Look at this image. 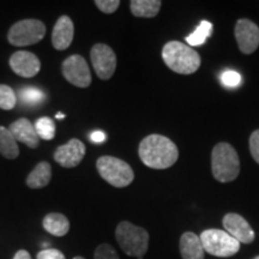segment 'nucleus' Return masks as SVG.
<instances>
[{"instance_id": "1", "label": "nucleus", "mask_w": 259, "mask_h": 259, "mask_svg": "<svg viewBox=\"0 0 259 259\" xmlns=\"http://www.w3.org/2000/svg\"><path fill=\"white\" fill-rule=\"evenodd\" d=\"M138 155L145 166L153 169H167L179 158L173 141L161 135H150L139 143Z\"/></svg>"}, {"instance_id": "2", "label": "nucleus", "mask_w": 259, "mask_h": 259, "mask_svg": "<svg viewBox=\"0 0 259 259\" xmlns=\"http://www.w3.org/2000/svg\"><path fill=\"white\" fill-rule=\"evenodd\" d=\"M162 59L173 72L179 74H192L200 66L199 54L180 41L167 42L162 48Z\"/></svg>"}, {"instance_id": "3", "label": "nucleus", "mask_w": 259, "mask_h": 259, "mask_svg": "<svg viewBox=\"0 0 259 259\" xmlns=\"http://www.w3.org/2000/svg\"><path fill=\"white\" fill-rule=\"evenodd\" d=\"M212 176L220 183H231L240 173V160L236 150L229 143L216 144L211 153Z\"/></svg>"}, {"instance_id": "4", "label": "nucleus", "mask_w": 259, "mask_h": 259, "mask_svg": "<svg viewBox=\"0 0 259 259\" xmlns=\"http://www.w3.org/2000/svg\"><path fill=\"white\" fill-rule=\"evenodd\" d=\"M115 239L119 246L130 257L143 259L149 247V233L142 227L122 221L115 229Z\"/></svg>"}, {"instance_id": "5", "label": "nucleus", "mask_w": 259, "mask_h": 259, "mask_svg": "<svg viewBox=\"0 0 259 259\" xmlns=\"http://www.w3.org/2000/svg\"><path fill=\"white\" fill-rule=\"evenodd\" d=\"M96 167L102 179L118 189L128 186L135 179L131 166L118 157L101 156L96 162Z\"/></svg>"}, {"instance_id": "6", "label": "nucleus", "mask_w": 259, "mask_h": 259, "mask_svg": "<svg viewBox=\"0 0 259 259\" xmlns=\"http://www.w3.org/2000/svg\"><path fill=\"white\" fill-rule=\"evenodd\" d=\"M199 238L204 251L215 257H232L240 251V242L222 229H205Z\"/></svg>"}, {"instance_id": "7", "label": "nucleus", "mask_w": 259, "mask_h": 259, "mask_svg": "<svg viewBox=\"0 0 259 259\" xmlns=\"http://www.w3.org/2000/svg\"><path fill=\"white\" fill-rule=\"evenodd\" d=\"M46 35V27L37 19H23L10 28L8 40L12 46L24 47L37 44Z\"/></svg>"}, {"instance_id": "8", "label": "nucleus", "mask_w": 259, "mask_h": 259, "mask_svg": "<svg viewBox=\"0 0 259 259\" xmlns=\"http://www.w3.org/2000/svg\"><path fill=\"white\" fill-rule=\"evenodd\" d=\"M63 76L67 82L78 88H88L92 84V73L88 64L79 54H73L64 60Z\"/></svg>"}, {"instance_id": "9", "label": "nucleus", "mask_w": 259, "mask_h": 259, "mask_svg": "<svg viewBox=\"0 0 259 259\" xmlns=\"http://www.w3.org/2000/svg\"><path fill=\"white\" fill-rule=\"evenodd\" d=\"M90 59L99 78H112L116 69V56L108 45L96 44L90 51Z\"/></svg>"}, {"instance_id": "10", "label": "nucleus", "mask_w": 259, "mask_h": 259, "mask_svg": "<svg viewBox=\"0 0 259 259\" xmlns=\"http://www.w3.org/2000/svg\"><path fill=\"white\" fill-rule=\"evenodd\" d=\"M234 35L239 50L244 54H252L259 47V27L250 19H239Z\"/></svg>"}, {"instance_id": "11", "label": "nucleus", "mask_w": 259, "mask_h": 259, "mask_svg": "<svg viewBox=\"0 0 259 259\" xmlns=\"http://www.w3.org/2000/svg\"><path fill=\"white\" fill-rule=\"evenodd\" d=\"M222 223L226 232L236 239L240 244H251V242H253L255 238L254 231L252 229L250 223L239 213H227L222 220Z\"/></svg>"}, {"instance_id": "12", "label": "nucleus", "mask_w": 259, "mask_h": 259, "mask_svg": "<svg viewBox=\"0 0 259 259\" xmlns=\"http://www.w3.org/2000/svg\"><path fill=\"white\" fill-rule=\"evenodd\" d=\"M85 156V145L79 139L72 138L66 144L60 145L54 153V160L64 168H73Z\"/></svg>"}, {"instance_id": "13", "label": "nucleus", "mask_w": 259, "mask_h": 259, "mask_svg": "<svg viewBox=\"0 0 259 259\" xmlns=\"http://www.w3.org/2000/svg\"><path fill=\"white\" fill-rule=\"evenodd\" d=\"M10 66L18 76L31 78L40 72L41 63L38 58L31 52L18 51L10 58Z\"/></svg>"}, {"instance_id": "14", "label": "nucleus", "mask_w": 259, "mask_h": 259, "mask_svg": "<svg viewBox=\"0 0 259 259\" xmlns=\"http://www.w3.org/2000/svg\"><path fill=\"white\" fill-rule=\"evenodd\" d=\"M74 28L70 17L61 16L54 25L52 31V44L58 51L67 50L71 46L73 40Z\"/></svg>"}, {"instance_id": "15", "label": "nucleus", "mask_w": 259, "mask_h": 259, "mask_svg": "<svg viewBox=\"0 0 259 259\" xmlns=\"http://www.w3.org/2000/svg\"><path fill=\"white\" fill-rule=\"evenodd\" d=\"M9 130L17 142H21L30 149H36L38 147L40 139H38L36 130L28 119H18L10 125Z\"/></svg>"}, {"instance_id": "16", "label": "nucleus", "mask_w": 259, "mask_h": 259, "mask_svg": "<svg viewBox=\"0 0 259 259\" xmlns=\"http://www.w3.org/2000/svg\"><path fill=\"white\" fill-rule=\"evenodd\" d=\"M180 253L183 259H204V251L199 235L186 232L180 236Z\"/></svg>"}, {"instance_id": "17", "label": "nucleus", "mask_w": 259, "mask_h": 259, "mask_svg": "<svg viewBox=\"0 0 259 259\" xmlns=\"http://www.w3.org/2000/svg\"><path fill=\"white\" fill-rule=\"evenodd\" d=\"M44 228L52 235L64 236L70 231V222L63 213L52 212L45 216Z\"/></svg>"}, {"instance_id": "18", "label": "nucleus", "mask_w": 259, "mask_h": 259, "mask_svg": "<svg viewBox=\"0 0 259 259\" xmlns=\"http://www.w3.org/2000/svg\"><path fill=\"white\" fill-rule=\"evenodd\" d=\"M52 178L51 164L46 161H42L32 169L27 178V185L30 189H42L50 184Z\"/></svg>"}, {"instance_id": "19", "label": "nucleus", "mask_w": 259, "mask_h": 259, "mask_svg": "<svg viewBox=\"0 0 259 259\" xmlns=\"http://www.w3.org/2000/svg\"><path fill=\"white\" fill-rule=\"evenodd\" d=\"M161 5L160 0H132L130 3V9L135 17L153 18L160 12Z\"/></svg>"}, {"instance_id": "20", "label": "nucleus", "mask_w": 259, "mask_h": 259, "mask_svg": "<svg viewBox=\"0 0 259 259\" xmlns=\"http://www.w3.org/2000/svg\"><path fill=\"white\" fill-rule=\"evenodd\" d=\"M0 154L9 160H15L19 155V148L9 128L0 126Z\"/></svg>"}, {"instance_id": "21", "label": "nucleus", "mask_w": 259, "mask_h": 259, "mask_svg": "<svg viewBox=\"0 0 259 259\" xmlns=\"http://www.w3.org/2000/svg\"><path fill=\"white\" fill-rule=\"evenodd\" d=\"M212 23H210L208 21H202L199 23L198 27L196 28L192 34H190L189 36L185 38V41L189 44L190 47L194 46H200V45L205 44L206 38L211 36L212 34Z\"/></svg>"}, {"instance_id": "22", "label": "nucleus", "mask_w": 259, "mask_h": 259, "mask_svg": "<svg viewBox=\"0 0 259 259\" xmlns=\"http://www.w3.org/2000/svg\"><path fill=\"white\" fill-rule=\"evenodd\" d=\"M19 100L25 106L35 107L41 105L46 100V95L42 90L35 88V87H24L23 89L19 92Z\"/></svg>"}, {"instance_id": "23", "label": "nucleus", "mask_w": 259, "mask_h": 259, "mask_svg": "<svg viewBox=\"0 0 259 259\" xmlns=\"http://www.w3.org/2000/svg\"><path fill=\"white\" fill-rule=\"evenodd\" d=\"M34 126L38 138L45 139V141H51L56 136V124L51 118L45 116V118L37 119Z\"/></svg>"}, {"instance_id": "24", "label": "nucleus", "mask_w": 259, "mask_h": 259, "mask_svg": "<svg viewBox=\"0 0 259 259\" xmlns=\"http://www.w3.org/2000/svg\"><path fill=\"white\" fill-rule=\"evenodd\" d=\"M17 103V95L11 87L0 84V108L4 111H11Z\"/></svg>"}, {"instance_id": "25", "label": "nucleus", "mask_w": 259, "mask_h": 259, "mask_svg": "<svg viewBox=\"0 0 259 259\" xmlns=\"http://www.w3.org/2000/svg\"><path fill=\"white\" fill-rule=\"evenodd\" d=\"M94 259H120L114 248L109 244H101L97 246L94 253Z\"/></svg>"}, {"instance_id": "26", "label": "nucleus", "mask_w": 259, "mask_h": 259, "mask_svg": "<svg viewBox=\"0 0 259 259\" xmlns=\"http://www.w3.org/2000/svg\"><path fill=\"white\" fill-rule=\"evenodd\" d=\"M221 82L223 85L228 87V88H236L241 84V74L232 70L225 71L221 74Z\"/></svg>"}, {"instance_id": "27", "label": "nucleus", "mask_w": 259, "mask_h": 259, "mask_svg": "<svg viewBox=\"0 0 259 259\" xmlns=\"http://www.w3.org/2000/svg\"><path fill=\"white\" fill-rule=\"evenodd\" d=\"M95 5L100 11H102L103 14H114L120 6V2L119 0H96Z\"/></svg>"}, {"instance_id": "28", "label": "nucleus", "mask_w": 259, "mask_h": 259, "mask_svg": "<svg viewBox=\"0 0 259 259\" xmlns=\"http://www.w3.org/2000/svg\"><path fill=\"white\" fill-rule=\"evenodd\" d=\"M248 143H250V151L252 157L259 164V130H255L254 132H252Z\"/></svg>"}, {"instance_id": "29", "label": "nucleus", "mask_w": 259, "mask_h": 259, "mask_svg": "<svg viewBox=\"0 0 259 259\" xmlns=\"http://www.w3.org/2000/svg\"><path fill=\"white\" fill-rule=\"evenodd\" d=\"M36 259H66L64 253L57 248H46L38 252Z\"/></svg>"}, {"instance_id": "30", "label": "nucleus", "mask_w": 259, "mask_h": 259, "mask_svg": "<svg viewBox=\"0 0 259 259\" xmlns=\"http://www.w3.org/2000/svg\"><path fill=\"white\" fill-rule=\"evenodd\" d=\"M107 138V136L105 132L102 131H94L92 135H90V141L93 142V143H102V142H105Z\"/></svg>"}, {"instance_id": "31", "label": "nucleus", "mask_w": 259, "mask_h": 259, "mask_svg": "<svg viewBox=\"0 0 259 259\" xmlns=\"http://www.w3.org/2000/svg\"><path fill=\"white\" fill-rule=\"evenodd\" d=\"M14 259H31V255H30V253H29L28 251L21 250V251H18L17 253L15 254Z\"/></svg>"}, {"instance_id": "32", "label": "nucleus", "mask_w": 259, "mask_h": 259, "mask_svg": "<svg viewBox=\"0 0 259 259\" xmlns=\"http://www.w3.org/2000/svg\"><path fill=\"white\" fill-rule=\"evenodd\" d=\"M64 118H65V115L61 114V113H58L57 114V119H64Z\"/></svg>"}, {"instance_id": "33", "label": "nucleus", "mask_w": 259, "mask_h": 259, "mask_svg": "<svg viewBox=\"0 0 259 259\" xmlns=\"http://www.w3.org/2000/svg\"><path fill=\"white\" fill-rule=\"evenodd\" d=\"M73 259H85V258H83V257H80V255H77V257H74Z\"/></svg>"}, {"instance_id": "34", "label": "nucleus", "mask_w": 259, "mask_h": 259, "mask_svg": "<svg viewBox=\"0 0 259 259\" xmlns=\"http://www.w3.org/2000/svg\"><path fill=\"white\" fill-rule=\"evenodd\" d=\"M253 259H259V255H257V257H254Z\"/></svg>"}]
</instances>
